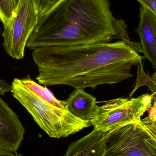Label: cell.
Masks as SVG:
<instances>
[{"label":"cell","instance_id":"6da1fadb","mask_svg":"<svg viewBox=\"0 0 156 156\" xmlns=\"http://www.w3.org/2000/svg\"><path fill=\"white\" fill-rule=\"evenodd\" d=\"M140 43L119 40L75 46H49L32 51L41 85L95 89L132 78L131 70L144 58Z\"/></svg>","mask_w":156,"mask_h":156},{"label":"cell","instance_id":"7a4b0ae2","mask_svg":"<svg viewBox=\"0 0 156 156\" xmlns=\"http://www.w3.org/2000/svg\"><path fill=\"white\" fill-rule=\"evenodd\" d=\"M115 39L130 41L127 26L114 17L109 0H60L47 12L39 15L26 47L33 50Z\"/></svg>","mask_w":156,"mask_h":156},{"label":"cell","instance_id":"3957f363","mask_svg":"<svg viewBox=\"0 0 156 156\" xmlns=\"http://www.w3.org/2000/svg\"><path fill=\"white\" fill-rule=\"evenodd\" d=\"M11 85V92L14 98L51 138L68 137L91 125L89 121L78 119L67 110L56 107L41 99L26 87L21 79L15 78Z\"/></svg>","mask_w":156,"mask_h":156},{"label":"cell","instance_id":"277c9868","mask_svg":"<svg viewBox=\"0 0 156 156\" xmlns=\"http://www.w3.org/2000/svg\"><path fill=\"white\" fill-rule=\"evenodd\" d=\"M148 116L112 129L105 143L104 156H156V106Z\"/></svg>","mask_w":156,"mask_h":156},{"label":"cell","instance_id":"5b68a950","mask_svg":"<svg viewBox=\"0 0 156 156\" xmlns=\"http://www.w3.org/2000/svg\"><path fill=\"white\" fill-rule=\"evenodd\" d=\"M155 93L146 94L136 98H118L96 105L90 120L94 129L99 131L112 130L125 124L139 121L152 106Z\"/></svg>","mask_w":156,"mask_h":156},{"label":"cell","instance_id":"8992f818","mask_svg":"<svg viewBox=\"0 0 156 156\" xmlns=\"http://www.w3.org/2000/svg\"><path fill=\"white\" fill-rule=\"evenodd\" d=\"M38 16L35 0H20L14 12L4 26L3 46L10 57L17 60L24 57L27 43Z\"/></svg>","mask_w":156,"mask_h":156},{"label":"cell","instance_id":"52a82bcc","mask_svg":"<svg viewBox=\"0 0 156 156\" xmlns=\"http://www.w3.org/2000/svg\"><path fill=\"white\" fill-rule=\"evenodd\" d=\"M25 132L18 115L0 96V147L16 154Z\"/></svg>","mask_w":156,"mask_h":156},{"label":"cell","instance_id":"ba28073f","mask_svg":"<svg viewBox=\"0 0 156 156\" xmlns=\"http://www.w3.org/2000/svg\"><path fill=\"white\" fill-rule=\"evenodd\" d=\"M141 39L144 58L156 69V15L144 6L140 8V22L136 30Z\"/></svg>","mask_w":156,"mask_h":156},{"label":"cell","instance_id":"9c48e42d","mask_svg":"<svg viewBox=\"0 0 156 156\" xmlns=\"http://www.w3.org/2000/svg\"><path fill=\"white\" fill-rule=\"evenodd\" d=\"M93 131L73 143L64 156H104L105 143L111 131Z\"/></svg>","mask_w":156,"mask_h":156},{"label":"cell","instance_id":"30bf717a","mask_svg":"<svg viewBox=\"0 0 156 156\" xmlns=\"http://www.w3.org/2000/svg\"><path fill=\"white\" fill-rule=\"evenodd\" d=\"M66 102V109L71 114L81 120L89 122L97 103L95 97L80 89H75Z\"/></svg>","mask_w":156,"mask_h":156},{"label":"cell","instance_id":"8fae6325","mask_svg":"<svg viewBox=\"0 0 156 156\" xmlns=\"http://www.w3.org/2000/svg\"><path fill=\"white\" fill-rule=\"evenodd\" d=\"M22 83L31 91L34 92L38 97L55 106L63 109H66V101L58 100L54 96L51 91L46 87H44L32 80L29 76L27 77L21 79Z\"/></svg>","mask_w":156,"mask_h":156},{"label":"cell","instance_id":"7c38bea8","mask_svg":"<svg viewBox=\"0 0 156 156\" xmlns=\"http://www.w3.org/2000/svg\"><path fill=\"white\" fill-rule=\"evenodd\" d=\"M145 61L143 63V60L138 65L137 78L136 80L134 88L129 94L131 98L133 95L136 90L141 86H146L153 93L156 92V73L153 76H150L149 74L146 73L144 69Z\"/></svg>","mask_w":156,"mask_h":156},{"label":"cell","instance_id":"4fadbf2b","mask_svg":"<svg viewBox=\"0 0 156 156\" xmlns=\"http://www.w3.org/2000/svg\"><path fill=\"white\" fill-rule=\"evenodd\" d=\"M20 0H0V20L3 25L9 21Z\"/></svg>","mask_w":156,"mask_h":156},{"label":"cell","instance_id":"5bb4252c","mask_svg":"<svg viewBox=\"0 0 156 156\" xmlns=\"http://www.w3.org/2000/svg\"><path fill=\"white\" fill-rule=\"evenodd\" d=\"M39 15L46 13L52 9L60 0H35Z\"/></svg>","mask_w":156,"mask_h":156},{"label":"cell","instance_id":"9a60e30c","mask_svg":"<svg viewBox=\"0 0 156 156\" xmlns=\"http://www.w3.org/2000/svg\"><path fill=\"white\" fill-rule=\"evenodd\" d=\"M142 6L147 8L156 15V0H137Z\"/></svg>","mask_w":156,"mask_h":156},{"label":"cell","instance_id":"2e32d148","mask_svg":"<svg viewBox=\"0 0 156 156\" xmlns=\"http://www.w3.org/2000/svg\"><path fill=\"white\" fill-rule=\"evenodd\" d=\"M17 154L8 150L3 149L0 147V156H17Z\"/></svg>","mask_w":156,"mask_h":156},{"label":"cell","instance_id":"e0dca14e","mask_svg":"<svg viewBox=\"0 0 156 156\" xmlns=\"http://www.w3.org/2000/svg\"><path fill=\"white\" fill-rule=\"evenodd\" d=\"M17 156H23L21 155H17Z\"/></svg>","mask_w":156,"mask_h":156},{"label":"cell","instance_id":"ac0fdd59","mask_svg":"<svg viewBox=\"0 0 156 156\" xmlns=\"http://www.w3.org/2000/svg\"><path fill=\"white\" fill-rule=\"evenodd\" d=\"M1 28H0V34H1Z\"/></svg>","mask_w":156,"mask_h":156}]
</instances>
